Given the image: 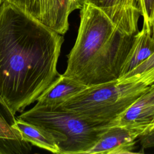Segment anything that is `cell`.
<instances>
[{
    "label": "cell",
    "instance_id": "obj_10",
    "mask_svg": "<svg viewBox=\"0 0 154 154\" xmlns=\"http://www.w3.org/2000/svg\"><path fill=\"white\" fill-rule=\"evenodd\" d=\"M153 53L154 38L151 31L143 26L135 35L132 45L123 64L120 78L135 69Z\"/></svg>",
    "mask_w": 154,
    "mask_h": 154
},
{
    "label": "cell",
    "instance_id": "obj_9",
    "mask_svg": "<svg viewBox=\"0 0 154 154\" xmlns=\"http://www.w3.org/2000/svg\"><path fill=\"white\" fill-rule=\"evenodd\" d=\"M85 87L75 79L60 74L38 96L35 105L49 108H58Z\"/></svg>",
    "mask_w": 154,
    "mask_h": 154
},
{
    "label": "cell",
    "instance_id": "obj_21",
    "mask_svg": "<svg viewBox=\"0 0 154 154\" xmlns=\"http://www.w3.org/2000/svg\"><path fill=\"white\" fill-rule=\"evenodd\" d=\"M153 125H154V122H153V123H152V125H150V126H149V127H148V128H147V129H148V128H150V127H151V126H153Z\"/></svg>",
    "mask_w": 154,
    "mask_h": 154
},
{
    "label": "cell",
    "instance_id": "obj_18",
    "mask_svg": "<svg viewBox=\"0 0 154 154\" xmlns=\"http://www.w3.org/2000/svg\"><path fill=\"white\" fill-rule=\"evenodd\" d=\"M84 1H85V0H79V5H80V6H81V8L82 4H84Z\"/></svg>",
    "mask_w": 154,
    "mask_h": 154
},
{
    "label": "cell",
    "instance_id": "obj_20",
    "mask_svg": "<svg viewBox=\"0 0 154 154\" xmlns=\"http://www.w3.org/2000/svg\"><path fill=\"white\" fill-rule=\"evenodd\" d=\"M0 1H1V4H2L3 2H4L5 1V0H0Z\"/></svg>",
    "mask_w": 154,
    "mask_h": 154
},
{
    "label": "cell",
    "instance_id": "obj_17",
    "mask_svg": "<svg viewBox=\"0 0 154 154\" xmlns=\"http://www.w3.org/2000/svg\"><path fill=\"white\" fill-rule=\"evenodd\" d=\"M151 33H152V36L154 38V19H153V22L152 28H151Z\"/></svg>",
    "mask_w": 154,
    "mask_h": 154
},
{
    "label": "cell",
    "instance_id": "obj_5",
    "mask_svg": "<svg viewBox=\"0 0 154 154\" xmlns=\"http://www.w3.org/2000/svg\"><path fill=\"white\" fill-rule=\"evenodd\" d=\"M38 22L64 35L69 29V15L58 0H5Z\"/></svg>",
    "mask_w": 154,
    "mask_h": 154
},
{
    "label": "cell",
    "instance_id": "obj_8",
    "mask_svg": "<svg viewBox=\"0 0 154 154\" xmlns=\"http://www.w3.org/2000/svg\"><path fill=\"white\" fill-rule=\"evenodd\" d=\"M154 122V83L143 92L116 120L109 125L143 126L147 129Z\"/></svg>",
    "mask_w": 154,
    "mask_h": 154
},
{
    "label": "cell",
    "instance_id": "obj_11",
    "mask_svg": "<svg viewBox=\"0 0 154 154\" xmlns=\"http://www.w3.org/2000/svg\"><path fill=\"white\" fill-rule=\"evenodd\" d=\"M11 126L19 134L23 141L52 153L59 154V149L54 137L42 127L17 117Z\"/></svg>",
    "mask_w": 154,
    "mask_h": 154
},
{
    "label": "cell",
    "instance_id": "obj_3",
    "mask_svg": "<svg viewBox=\"0 0 154 154\" xmlns=\"http://www.w3.org/2000/svg\"><path fill=\"white\" fill-rule=\"evenodd\" d=\"M140 82L117 80L86 87L58 108L108 127L148 88Z\"/></svg>",
    "mask_w": 154,
    "mask_h": 154
},
{
    "label": "cell",
    "instance_id": "obj_12",
    "mask_svg": "<svg viewBox=\"0 0 154 154\" xmlns=\"http://www.w3.org/2000/svg\"><path fill=\"white\" fill-rule=\"evenodd\" d=\"M0 147L3 154L25 153L31 150L29 143L23 141L19 134L11 128L1 105Z\"/></svg>",
    "mask_w": 154,
    "mask_h": 154
},
{
    "label": "cell",
    "instance_id": "obj_6",
    "mask_svg": "<svg viewBox=\"0 0 154 154\" xmlns=\"http://www.w3.org/2000/svg\"><path fill=\"white\" fill-rule=\"evenodd\" d=\"M143 126L113 125L108 126L96 144L85 154L132 153L135 144L146 130Z\"/></svg>",
    "mask_w": 154,
    "mask_h": 154
},
{
    "label": "cell",
    "instance_id": "obj_2",
    "mask_svg": "<svg viewBox=\"0 0 154 154\" xmlns=\"http://www.w3.org/2000/svg\"><path fill=\"white\" fill-rule=\"evenodd\" d=\"M135 35L119 29L102 10L85 2L63 75L86 87L117 80Z\"/></svg>",
    "mask_w": 154,
    "mask_h": 154
},
{
    "label": "cell",
    "instance_id": "obj_4",
    "mask_svg": "<svg viewBox=\"0 0 154 154\" xmlns=\"http://www.w3.org/2000/svg\"><path fill=\"white\" fill-rule=\"evenodd\" d=\"M17 118L51 133L58 147L59 154H85L107 128L61 108H49L35 105Z\"/></svg>",
    "mask_w": 154,
    "mask_h": 154
},
{
    "label": "cell",
    "instance_id": "obj_13",
    "mask_svg": "<svg viewBox=\"0 0 154 154\" xmlns=\"http://www.w3.org/2000/svg\"><path fill=\"white\" fill-rule=\"evenodd\" d=\"M123 82H140L146 85L154 83V53L135 69L118 79Z\"/></svg>",
    "mask_w": 154,
    "mask_h": 154
},
{
    "label": "cell",
    "instance_id": "obj_16",
    "mask_svg": "<svg viewBox=\"0 0 154 154\" xmlns=\"http://www.w3.org/2000/svg\"><path fill=\"white\" fill-rule=\"evenodd\" d=\"M69 1V7L70 13L77 9H80L81 6L79 4V0H68Z\"/></svg>",
    "mask_w": 154,
    "mask_h": 154
},
{
    "label": "cell",
    "instance_id": "obj_1",
    "mask_svg": "<svg viewBox=\"0 0 154 154\" xmlns=\"http://www.w3.org/2000/svg\"><path fill=\"white\" fill-rule=\"evenodd\" d=\"M63 35L11 3L0 8V105L10 125L60 75Z\"/></svg>",
    "mask_w": 154,
    "mask_h": 154
},
{
    "label": "cell",
    "instance_id": "obj_22",
    "mask_svg": "<svg viewBox=\"0 0 154 154\" xmlns=\"http://www.w3.org/2000/svg\"><path fill=\"white\" fill-rule=\"evenodd\" d=\"M1 5H2V4H1V1H0V8H1Z\"/></svg>",
    "mask_w": 154,
    "mask_h": 154
},
{
    "label": "cell",
    "instance_id": "obj_19",
    "mask_svg": "<svg viewBox=\"0 0 154 154\" xmlns=\"http://www.w3.org/2000/svg\"><path fill=\"white\" fill-rule=\"evenodd\" d=\"M0 154H3V152H2V150L0 147Z\"/></svg>",
    "mask_w": 154,
    "mask_h": 154
},
{
    "label": "cell",
    "instance_id": "obj_15",
    "mask_svg": "<svg viewBox=\"0 0 154 154\" xmlns=\"http://www.w3.org/2000/svg\"><path fill=\"white\" fill-rule=\"evenodd\" d=\"M138 139L143 149L154 147V125L146 129Z\"/></svg>",
    "mask_w": 154,
    "mask_h": 154
},
{
    "label": "cell",
    "instance_id": "obj_14",
    "mask_svg": "<svg viewBox=\"0 0 154 154\" xmlns=\"http://www.w3.org/2000/svg\"><path fill=\"white\" fill-rule=\"evenodd\" d=\"M141 16L143 18V25L151 31L154 19V0H137Z\"/></svg>",
    "mask_w": 154,
    "mask_h": 154
},
{
    "label": "cell",
    "instance_id": "obj_7",
    "mask_svg": "<svg viewBox=\"0 0 154 154\" xmlns=\"http://www.w3.org/2000/svg\"><path fill=\"white\" fill-rule=\"evenodd\" d=\"M85 2L102 10L119 29L132 34L139 31L141 13L137 0H85Z\"/></svg>",
    "mask_w": 154,
    "mask_h": 154
}]
</instances>
